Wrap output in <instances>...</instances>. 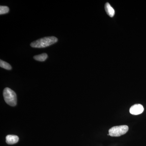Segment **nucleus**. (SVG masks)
<instances>
[{"mask_svg":"<svg viewBox=\"0 0 146 146\" xmlns=\"http://www.w3.org/2000/svg\"><path fill=\"white\" fill-rule=\"evenodd\" d=\"M105 9L106 13L110 17H113L115 14V11L109 3H107L105 5Z\"/></svg>","mask_w":146,"mask_h":146,"instance_id":"nucleus-6","label":"nucleus"},{"mask_svg":"<svg viewBox=\"0 0 146 146\" xmlns=\"http://www.w3.org/2000/svg\"><path fill=\"white\" fill-rule=\"evenodd\" d=\"M57 38L55 36H47L32 42L30 45L33 48H45L57 42Z\"/></svg>","mask_w":146,"mask_h":146,"instance_id":"nucleus-1","label":"nucleus"},{"mask_svg":"<svg viewBox=\"0 0 146 146\" xmlns=\"http://www.w3.org/2000/svg\"><path fill=\"white\" fill-rule=\"evenodd\" d=\"M9 11V8L6 6H1L0 7V14H5L8 13Z\"/></svg>","mask_w":146,"mask_h":146,"instance_id":"nucleus-9","label":"nucleus"},{"mask_svg":"<svg viewBox=\"0 0 146 146\" xmlns=\"http://www.w3.org/2000/svg\"><path fill=\"white\" fill-rule=\"evenodd\" d=\"M48 55L46 53H42V54L35 56L33 58L35 60L39 61H44L48 58Z\"/></svg>","mask_w":146,"mask_h":146,"instance_id":"nucleus-7","label":"nucleus"},{"mask_svg":"<svg viewBox=\"0 0 146 146\" xmlns=\"http://www.w3.org/2000/svg\"><path fill=\"white\" fill-rule=\"evenodd\" d=\"M4 98L7 104L14 106L17 104V96L14 91L9 88H6L3 92Z\"/></svg>","mask_w":146,"mask_h":146,"instance_id":"nucleus-2","label":"nucleus"},{"mask_svg":"<svg viewBox=\"0 0 146 146\" xmlns=\"http://www.w3.org/2000/svg\"><path fill=\"white\" fill-rule=\"evenodd\" d=\"M128 129V127L126 125L114 126L109 129V134L112 137H119L125 134Z\"/></svg>","mask_w":146,"mask_h":146,"instance_id":"nucleus-3","label":"nucleus"},{"mask_svg":"<svg viewBox=\"0 0 146 146\" xmlns=\"http://www.w3.org/2000/svg\"><path fill=\"white\" fill-rule=\"evenodd\" d=\"M0 66L1 68L5 69L6 70H11L12 69L11 66L9 63H7L5 61L2 60H0Z\"/></svg>","mask_w":146,"mask_h":146,"instance_id":"nucleus-8","label":"nucleus"},{"mask_svg":"<svg viewBox=\"0 0 146 146\" xmlns=\"http://www.w3.org/2000/svg\"><path fill=\"white\" fill-rule=\"evenodd\" d=\"M19 137L16 135H8L6 137V142L8 145H13L18 143Z\"/></svg>","mask_w":146,"mask_h":146,"instance_id":"nucleus-5","label":"nucleus"},{"mask_svg":"<svg viewBox=\"0 0 146 146\" xmlns=\"http://www.w3.org/2000/svg\"><path fill=\"white\" fill-rule=\"evenodd\" d=\"M144 111V108L140 104H134L130 108L129 112L133 115H140Z\"/></svg>","mask_w":146,"mask_h":146,"instance_id":"nucleus-4","label":"nucleus"}]
</instances>
